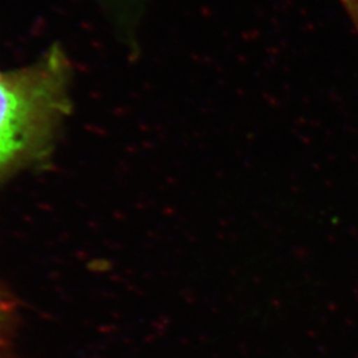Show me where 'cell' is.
Wrapping results in <instances>:
<instances>
[{
    "label": "cell",
    "instance_id": "obj_1",
    "mask_svg": "<svg viewBox=\"0 0 358 358\" xmlns=\"http://www.w3.org/2000/svg\"><path fill=\"white\" fill-rule=\"evenodd\" d=\"M72 66L59 44L29 64L0 68V189L44 164L71 109Z\"/></svg>",
    "mask_w": 358,
    "mask_h": 358
},
{
    "label": "cell",
    "instance_id": "obj_2",
    "mask_svg": "<svg viewBox=\"0 0 358 358\" xmlns=\"http://www.w3.org/2000/svg\"><path fill=\"white\" fill-rule=\"evenodd\" d=\"M109 1L115 6L117 11H121V10H122V8H121L122 6H128L129 8L131 4L134 6V1H136V0H109ZM129 10H130V8H129Z\"/></svg>",
    "mask_w": 358,
    "mask_h": 358
},
{
    "label": "cell",
    "instance_id": "obj_3",
    "mask_svg": "<svg viewBox=\"0 0 358 358\" xmlns=\"http://www.w3.org/2000/svg\"><path fill=\"white\" fill-rule=\"evenodd\" d=\"M4 324H6V308L0 297V338H1V333L4 331Z\"/></svg>",
    "mask_w": 358,
    "mask_h": 358
},
{
    "label": "cell",
    "instance_id": "obj_4",
    "mask_svg": "<svg viewBox=\"0 0 358 358\" xmlns=\"http://www.w3.org/2000/svg\"><path fill=\"white\" fill-rule=\"evenodd\" d=\"M357 32H358V29H357Z\"/></svg>",
    "mask_w": 358,
    "mask_h": 358
}]
</instances>
